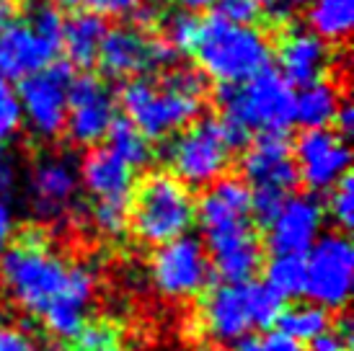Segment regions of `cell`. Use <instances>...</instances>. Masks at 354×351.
I'll return each mask as SVG.
<instances>
[{
    "label": "cell",
    "mask_w": 354,
    "mask_h": 351,
    "mask_svg": "<svg viewBox=\"0 0 354 351\" xmlns=\"http://www.w3.org/2000/svg\"><path fill=\"white\" fill-rule=\"evenodd\" d=\"M0 287L16 307L39 318L59 339L78 336L96 292L93 274L70 263L41 230H26L6 245Z\"/></svg>",
    "instance_id": "1"
},
{
    "label": "cell",
    "mask_w": 354,
    "mask_h": 351,
    "mask_svg": "<svg viewBox=\"0 0 354 351\" xmlns=\"http://www.w3.org/2000/svg\"><path fill=\"white\" fill-rule=\"evenodd\" d=\"M199 227L209 248V258L215 272L227 284L251 282L256 269L261 266V245L254 233V209L251 191L238 178H220L202 196Z\"/></svg>",
    "instance_id": "2"
},
{
    "label": "cell",
    "mask_w": 354,
    "mask_h": 351,
    "mask_svg": "<svg viewBox=\"0 0 354 351\" xmlns=\"http://www.w3.org/2000/svg\"><path fill=\"white\" fill-rule=\"evenodd\" d=\"M205 78L194 70H174L163 80L135 78L122 91L127 122L148 140H160L192 124L202 111Z\"/></svg>",
    "instance_id": "3"
},
{
    "label": "cell",
    "mask_w": 354,
    "mask_h": 351,
    "mask_svg": "<svg viewBox=\"0 0 354 351\" xmlns=\"http://www.w3.org/2000/svg\"><path fill=\"white\" fill-rule=\"evenodd\" d=\"M199 68L223 86H238L269 68L272 44L251 23H236L225 16L199 21L197 41L192 49Z\"/></svg>",
    "instance_id": "4"
},
{
    "label": "cell",
    "mask_w": 354,
    "mask_h": 351,
    "mask_svg": "<svg viewBox=\"0 0 354 351\" xmlns=\"http://www.w3.org/2000/svg\"><path fill=\"white\" fill-rule=\"evenodd\" d=\"M220 106L225 117L223 124L241 145V140L251 132L285 135V129L295 122V91L277 70L266 68L238 86L223 88Z\"/></svg>",
    "instance_id": "5"
},
{
    "label": "cell",
    "mask_w": 354,
    "mask_h": 351,
    "mask_svg": "<svg viewBox=\"0 0 354 351\" xmlns=\"http://www.w3.org/2000/svg\"><path fill=\"white\" fill-rule=\"evenodd\" d=\"M279 312L282 297H277L266 284H223L205 297L199 325L212 341L238 343L254 328H272Z\"/></svg>",
    "instance_id": "6"
},
{
    "label": "cell",
    "mask_w": 354,
    "mask_h": 351,
    "mask_svg": "<svg viewBox=\"0 0 354 351\" xmlns=\"http://www.w3.org/2000/svg\"><path fill=\"white\" fill-rule=\"evenodd\" d=\"M194 222V199L189 186L171 173H150L129 199V225L142 243L166 245Z\"/></svg>",
    "instance_id": "7"
},
{
    "label": "cell",
    "mask_w": 354,
    "mask_h": 351,
    "mask_svg": "<svg viewBox=\"0 0 354 351\" xmlns=\"http://www.w3.org/2000/svg\"><path fill=\"white\" fill-rule=\"evenodd\" d=\"M65 19L52 6H37L26 19H13L0 31V75L6 80H26L55 65L62 52Z\"/></svg>",
    "instance_id": "8"
},
{
    "label": "cell",
    "mask_w": 354,
    "mask_h": 351,
    "mask_svg": "<svg viewBox=\"0 0 354 351\" xmlns=\"http://www.w3.org/2000/svg\"><path fill=\"white\" fill-rule=\"evenodd\" d=\"M80 181L91 196V220L106 238H119L129 225V199L135 191V168L109 147L93 150L80 168Z\"/></svg>",
    "instance_id": "9"
},
{
    "label": "cell",
    "mask_w": 354,
    "mask_h": 351,
    "mask_svg": "<svg viewBox=\"0 0 354 351\" xmlns=\"http://www.w3.org/2000/svg\"><path fill=\"white\" fill-rule=\"evenodd\" d=\"M243 176L254 215L269 222L297 184L295 158L285 135H261L254 140L243 155Z\"/></svg>",
    "instance_id": "10"
},
{
    "label": "cell",
    "mask_w": 354,
    "mask_h": 351,
    "mask_svg": "<svg viewBox=\"0 0 354 351\" xmlns=\"http://www.w3.org/2000/svg\"><path fill=\"white\" fill-rule=\"evenodd\" d=\"M236 137L217 119H202L171 142L168 160L176 178L189 186H212L230 166Z\"/></svg>",
    "instance_id": "11"
},
{
    "label": "cell",
    "mask_w": 354,
    "mask_h": 351,
    "mask_svg": "<svg viewBox=\"0 0 354 351\" xmlns=\"http://www.w3.org/2000/svg\"><path fill=\"white\" fill-rule=\"evenodd\" d=\"M305 258V290L310 303L336 310L349 303L354 276V248L344 233L321 235Z\"/></svg>",
    "instance_id": "12"
},
{
    "label": "cell",
    "mask_w": 354,
    "mask_h": 351,
    "mask_svg": "<svg viewBox=\"0 0 354 351\" xmlns=\"http://www.w3.org/2000/svg\"><path fill=\"white\" fill-rule=\"evenodd\" d=\"M212 263L207 248L192 235H181L166 245H158L150 276L156 290L168 300H189L197 297L209 282Z\"/></svg>",
    "instance_id": "13"
},
{
    "label": "cell",
    "mask_w": 354,
    "mask_h": 351,
    "mask_svg": "<svg viewBox=\"0 0 354 351\" xmlns=\"http://www.w3.org/2000/svg\"><path fill=\"white\" fill-rule=\"evenodd\" d=\"M73 86V70L65 62H55L50 68L34 73L21 80L16 91L21 101V114L37 137H57L65 129L68 119V96Z\"/></svg>",
    "instance_id": "14"
},
{
    "label": "cell",
    "mask_w": 354,
    "mask_h": 351,
    "mask_svg": "<svg viewBox=\"0 0 354 351\" xmlns=\"http://www.w3.org/2000/svg\"><path fill=\"white\" fill-rule=\"evenodd\" d=\"M176 52L168 47L166 39H153L140 26H119L106 31L99 47V62L111 78H135L148 70L171 65Z\"/></svg>",
    "instance_id": "15"
},
{
    "label": "cell",
    "mask_w": 354,
    "mask_h": 351,
    "mask_svg": "<svg viewBox=\"0 0 354 351\" xmlns=\"http://www.w3.org/2000/svg\"><path fill=\"white\" fill-rule=\"evenodd\" d=\"M114 119H117V101H114V93L106 86V80L96 78V75H83V78L73 80L65 129L75 145L91 147L106 140Z\"/></svg>",
    "instance_id": "16"
},
{
    "label": "cell",
    "mask_w": 354,
    "mask_h": 351,
    "mask_svg": "<svg viewBox=\"0 0 354 351\" xmlns=\"http://www.w3.org/2000/svg\"><path fill=\"white\" fill-rule=\"evenodd\" d=\"M295 168L297 178H303L308 189H334L346 173H349V147L344 137L328 132V129H308L300 135L295 150Z\"/></svg>",
    "instance_id": "17"
},
{
    "label": "cell",
    "mask_w": 354,
    "mask_h": 351,
    "mask_svg": "<svg viewBox=\"0 0 354 351\" xmlns=\"http://www.w3.org/2000/svg\"><path fill=\"white\" fill-rule=\"evenodd\" d=\"M324 207L313 196H287L269 220V248L272 254L303 256L321 238Z\"/></svg>",
    "instance_id": "18"
},
{
    "label": "cell",
    "mask_w": 354,
    "mask_h": 351,
    "mask_svg": "<svg viewBox=\"0 0 354 351\" xmlns=\"http://www.w3.org/2000/svg\"><path fill=\"white\" fill-rule=\"evenodd\" d=\"M78 171L68 158H41L29 176L31 209L39 220H59L75 205L78 196Z\"/></svg>",
    "instance_id": "19"
},
{
    "label": "cell",
    "mask_w": 354,
    "mask_h": 351,
    "mask_svg": "<svg viewBox=\"0 0 354 351\" xmlns=\"http://www.w3.org/2000/svg\"><path fill=\"white\" fill-rule=\"evenodd\" d=\"M279 75L290 86H310L324 80L326 70L331 68V52L321 37L305 29H290L279 39Z\"/></svg>",
    "instance_id": "20"
},
{
    "label": "cell",
    "mask_w": 354,
    "mask_h": 351,
    "mask_svg": "<svg viewBox=\"0 0 354 351\" xmlns=\"http://www.w3.org/2000/svg\"><path fill=\"white\" fill-rule=\"evenodd\" d=\"M106 23L96 13H78L62 29V49L68 52L73 65L88 68L99 57V47L106 37Z\"/></svg>",
    "instance_id": "21"
},
{
    "label": "cell",
    "mask_w": 354,
    "mask_h": 351,
    "mask_svg": "<svg viewBox=\"0 0 354 351\" xmlns=\"http://www.w3.org/2000/svg\"><path fill=\"white\" fill-rule=\"evenodd\" d=\"M339 104L342 98L336 86H331L328 80L310 83L300 91V96H295V122L308 129H326V124L334 122Z\"/></svg>",
    "instance_id": "22"
},
{
    "label": "cell",
    "mask_w": 354,
    "mask_h": 351,
    "mask_svg": "<svg viewBox=\"0 0 354 351\" xmlns=\"http://www.w3.org/2000/svg\"><path fill=\"white\" fill-rule=\"evenodd\" d=\"M308 21L310 31L324 41H344L354 23V0H315Z\"/></svg>",
    "instance_id": "23"
},
{
    "label": "cell",
    "mask_w": 354,
    "mask_h": 351,
    "mask_svg": "<svg viewBox=\"0 0 354 351\" xmlns=\"http://www.w3.org/2000/svg\"><path fill=\"white\" fill-rule=\"evenodd\" d=\"M279 333L292 339V341H313L315 336H321L324 331H328V312L324 307H318L313 303H303V305H290V307H282L279 318L274 323Z\"/></svg>",
    "instance_id": "24"
},
{
    "label": "cell",
    "mask_w": 354,
    "mask_h": 351,
    "mask_svg": "<svg viewBox=\"0 0 354 351\" xmlns=\"http://www.w3.org/2000/svg\"><path fill=\"white\" fill-rule=\"evenodd\" d=\"M266 287L277 297H297L305 290V258L303 256L274 254L266 266Z\"/></svg>",
    "instance_id": "25"
},
{
    "label": "cell",
    "mask_w": 354,
    "mask_h": 351,
    "mask_svg": "<svg viewBox=\"0 0 354 351\" xmlns=\"http://www.w3.org/2000/svg\"><path fill=\"white\" fill-rule=\"evenodd\" d=\"M106 137H109V150L117 153L127 166L140 168L150 160L148 137L140 135L127 119H114V124H111Z\"/></svg>",
    "instance_id": "26"
},
{
    "label": "cell",
    "mask_w": 354,
    "mask_h": 351,
    "mask_svg": "<svg viewBox=\"0 0 354 351\" xmlns=\"http://www.w3.org/2000/svg\"><path fill=\"white\" fill-rule=\"evenodd\" d=\"M73 341H75V351H124L122 333L106 321L86 323Z\"/></svg>",
    "instance_id": "27"
},
{
    "label": "cell",
    "mask_w": 354,
    "mask_h": 351,
    "mask_svg": "<svg viewBox=\"0 0 354 351\" xmlns=\"http://www.w3.org/2000/svg\"><path fill=\"white\" fill-rule=\"evenodd\" d=\"M21 122H24V114H21L19 93L13 91L10 80L0 75V142H8L21 129Z\"/></svg>",
    "instance_id": "28"
},
{
    "label": "cell",
    "mask_w": 354,
    "mask_h": 351,
    "mask_svg": "<svg viewBox=\"0 0 354 351\" xmlns=\"http://www.w3.org/2000/svg\"><path fill=\"white\" fill-rule=\"evenodd\" d=\"M328 212L342 230H349L354 225V181L349 173L334 186L331 199H328Z\"/></svg>",
    "instance_id": "29"
},
{
    "label": "cell",
    "mask_w": 354,
    "mask_h": 351,
    "mask_svg": "<svg viewBox=\"0 0 354 351\" xmlns=\"http://www.w3.org/2000/svg\"><path fill=\"white\" fill-rule=\"evenodd\" d=\"M197 31H199V21L189 13H178L168 21V31H166V44L174 52H192L194 49V41H197Z\"/></svg>",
    "instance_id": "30"
},
{
    "label": "cell",
    "mask_w": 354,
    "mask_h": 351,
    "mask_svg": "<svg viewBox=\"0 0 354 351\" xmlns=\"http://www.w3.org/2000/svg\"><path fill=\"white\" fill-rule=\"evenodd\" d=\"M274 0H220V16L236 21V23H251L261 13L264 6H272Z\"/></svg>",
    "instance_id": "31"
},
{
    "label": "cell",
    "mask_w": 354,
    "mask_h": 351,
    "mask_svg": "<svg viewBox=\"0 0 354 351\" xmlns=\"http://www.w3.org/2000/svg\"><path fill=\"white\" fill-rule=\"evenodd\" d=\"M0 351H37V341L21 325L0 318Z\"/></svg>",
    "instance_id": "32"
},
{
    "label": "cell",
    "mask_w": 354,
    "mask_h": 351,
    "mask_svg": "<svg viewBox=\"0 0 354 351\" xmlns=\"http://www.w3.org/2000/svg\"><path fill=\"white\" fill-rule=\"evenodd\" d=\"M236 351H303V346L282 333H272L264 339H243V341H238Z\"/></svg>",
    "instance_id": "33"
},
{
    "label": "cell",
    "mask_w": 354,
    "mask_h": 351,
    "mask_svg": "<svg viewBox=\"0 0 354 351\" xmlns=\"http://www.w3.org/2000/svg\"><path fill=\"white\" fill-rule=\"evenodd\" d=\"M349 339H352V331H349V323H342L339 328H328L321 336H315L310 341V351H349Z\"/></svg>",
    "instance_id": "34"
},
{
    "label": "cell",
    "mask_w": 354,
    "mask_h": 351,
    "mask_svg": "<svg viewBox=\"0 0 354 351\" xmlns=\"http://www.w3.org/2000/svg\"><path fill=\"white\" fill-rule=\"evenodd\" d=\"M91 3L104 13H111V16H127V13L140 8L142 0H91Z\"/></svg>",
    "instance_id": "35"
},
{
    "label": "cell",
    "mask_w": 354,
    "mask_h": 351,
    "mask_svg": "<svg viewBox=\"0 0 354 351\" xmlns=\"http://www.w3.org/2000/svg\"><path fill=\"white\" fill-rule=\"evenodd\" d=\"M10 233H13V209L6 199H0V254L10 243Z\"/></svg>",
    "instance_id": "36"
},
{
    "label": "cell",
    "mask_w": 354,
    "mask_h": 351,
    "mask_svg": "<svg viewBox=\"0 0 354 351\" xmlns=\"http://www.w3.org/2000/svg\"><path fill=\"white\" fill-rule=\"evenodd\" d=\"M336 127L342 129V135L349 137L352 135V129H354V114H352V106L349 104H339V111H336Z\"/></svg>",
    "instance_id": "37"
},
{
    "label": "cell",
    "mask_w": 354,
    "mask_h": 351,
    "mask_svg": "<svg viewBox=\"0 0 354 351\" xmlns=\"http://www.w3.org/2000/svg\"><path fill=\"white\" fill-rule=\"evenodd\" d=\"M13 181V166H10V158L6 155V150L0 147V194L6 191Z\"/></svg>",
    "instance_id": "38"
},
{
    "label": "cell",
    "mask_w": 354,
    "mask_h": 351,
    "mask_svg": "<svg viewBox=\"0 0 354 351\" xmlns=\"http://www.w3.org/2000/svg\"><path fill=\"white\" fill-rule=\"evenodd\" d=\"M16 13V0H0V31L8 26Z\"/></svg>",
    "instance_id": "39"
},
{
    "label": "cell",
    "mask_w": 354,
    "mask_h": 351,
    "mask_svg": "<svg viewBox=\"0 0 354 351\" xmlns=\"http://www.w3.org/2000/svg\"><path fill=\"white\" fill-rule=\"evenodd\" d=\"M176 3L187 10H202V8H209V6L217 3V0H176Z\"/></svg>",
    "instance_id": "40"
},
{
    "label": "cell",
    "mask_w": 354,
    "mask_h": 351,
    "mask_svg": "<svg viewBox=\"0 0 354 351\" xmlns=\"http://www.w3.org/2000/svg\"><path fill=\"white\" fill-rule=\"evenodd\" d=\"M55 6H59V8H78L80 3H86V0H52Z\"/></svg>",
    "instance_id": "41"
},
{
    "label": "cell",
    "mask_w": 354,
    "mask_h": 351,
    "mask_svg": "<svg viewBox=\"0 0 354 351\" xmlns=\"http://www.w3.org/2000/svg\"><path fill=\"white\" fill-rule=\"evenodd\" d=\"M279 3H285V6H305L308 0H279Z\"/></svg>",
    "instance_id": "42"
}]
</instances>
